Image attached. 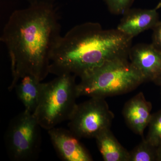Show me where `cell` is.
<instances>
[{
	"mask_svg": "<svg viewBox=\"0 0 161 161\" xmlns=\"http://www.w3.org/2000/svg\"><path fill=\"white\" fill-rule=\"evenodd\" d=\"M60 32L54 5L30 4L12 13L1 36L11 63L9 91L14 89L25 75L34 76L41 81L47 77L53 52L62 36Z\"/></svg>",
	"mask_w": 161,
	"mask_h": 161,
	"instance_id": "1",
	"label": "cell"
},
{
	"mask_svg": "<svg viewBox=\"0 0 161 161\" xmlns=\"http://www.w3.org/2000/svg\"><path fill=\"white\" fill-rule=\"evenodd\" d=\"M132 38L99 23L79 24L62 36L53 52L50 74H72L80 77L105 64L129 58Z\"/></svg>",
	"mask_w": 161,
	"mask_h": 161,
	"instance_id": "2",
	"label": "cell"
},
{
	"mask_svg": "<svg viewBox=\"0 0 161 161\" xmlns=\"http://www.w3.org/2000/svg\"><path fill=\"white\" fill-rule=\"evenodd\" d=\"M80 78L77 84L78 97L105 98L122 95L145 82L129 58L110 61Z\"/></svg>",
	"mask_w": 161,
	"mask_h": 161,
	"instance_id": "3",
	"label": "cell"
},
{
	"mask_svg": "<svg viewBox=\"0 0 161 161\" xmlns=\"http://www.w3.org/2000/svg\"><path fill=\"white\" fill-rule=\"evenodd\" d=\"M76 76L64 74L45 83L42 96L33 113L41 128L49 130L69 120L78 97Z\"/></svg>",
	"mask_w": 161,
	"mask_h": 161,
	"instance_id": "4",
	"label": "cell"
},
{
	"mask_svg": "<svg viewBox=\"0 0 161 161\" xmlns=\"http://www.w3.org/2000/svg\"><path fill=\"white\" fill-rule=\"evenodd\" d=\"M41 128L33 113L25 110L12 119L5 135L6 151L11 160L37 159L41 145Z\"/></svg>",
	"mask_w": 161,
	"mask_h": 161,
	"instance_id": "5",
	"label": "cell"
},
{
	"mask_svg": "<svg viewBox=\"0 0 161 161\" xmlns=\"http://www.w3.org/2000/svg\"><path fill=\"white\" fill-rule=\"evenodd\" d=\"M114 115L104 98L91 97L77 104L69 120V129L79 138H95L110 129Z\"/></svg>",
	"mask_w": 161,
	"mask_h": 161,
	"instance_id": "6",
	"label": "cell"
},
{
	"mask_svg": "<svg viewBox=\"0 0 161 161\" xmlns=\"http://www.w3.org/2000/svg\"><path fill=\"white\" fill-rule=\"evenodd\" d=\"M53 147L64 161H92V156L80 142V139L69 129L53 128L48 130Z\"/></svg>",
	"mask_w": 161,
	"mask_h": 161,
	"instance_id": "7",
	"label": "cell"
},
{
	"mask_svg": "<svg viewBox=\"0 0 161 161\" xmlns=\"http://www.w3.org/2000/svg\"><path fill=\"white\" fill-rule=\"evenodd\" d=\"M129 59L145 82H153L161 74V52L152 43H140L132 46Z\"/></svg>",
	"mask_w": 161,
	"mask_h": 161,
	"instance_id": "8",
	"label": "cell"
},
{
	"mask_svg": "<svg viewBox=\"0 0 161 161\" xmlns=\"http://www.w3.org/2000/svg\"><path fill=\"white\" fill-rule=\"evenodd\" d=\"M117 29L132 38L154 28L159 22L157 9H130L124 14Z\"/></svg>",
	"mask_w": 161,
	"mask_h": 161,
	"instance_id": "9",
	"label": "cell"
},
{
	"mask_svg": "<svg viewBox=\"0 0 161 161\" xmlns=\"http://www.w3.org/2000/svg\"><path fill=\"white\" fill-rule=\"evenodd\" d=\"M152 106L140 92L128 101L124 107V117L127 125L135 133L142 136L148 126L150 119Z\"/></svg>",
	"mask_w": 161,
	"mask_h": 161,
	"instance_id": "10",
	"label": "cell"
},
{
	"mask_svg": "<svg viewBox=\"0 0 161 161\" xmlns=\"http://www.w3.org/2000/svg\"><path fill=\"white\" fill-rule=\"evenodd\" d=\"M44 85L45 83L31 75H25L19 80L14 89L25 110L31 113L35 112L40 102Z\"/></svg>",
	"mask_w": 161,
	"mask_h": 161,
	"instance_id": "11",
	"label": "cell"
},
{
	"mask_svg": "<svg viewBox=\"0 0 161 161\" xmlns=\"http://www.w3.org/2000/svg\"><path fill=\"white\" fill-rule=\"evenodd\" d=\"M98 150L105 161H128L129 152L110 131L105 130L95 137Z\"/></svg>",
	"mask_w": 161,
	"mask_h": 161,
	"instance_id": "12",
	"label": "cell"
},
{
	"mask_svg": "<svg viewBox=\"0 0 161 161\" xmlns=\"http://www.w3.org/2000/svg\"><path fill=\"white\" fill-rule=\"evenodd\" d=\"M128 161H159L158 150L146 139L129 152Z\"/></svg>",
	"mask_w": 161,
	"mask_h": 161,
	"instance_id": "13",
	"label": "cell"
},
{
	"mask_svg": "<svg viewBox=\"0 0 161 161\" xmlns=\"http://www.w3.org/2000/svg\"><path fill=\"white\" fill-rule=\"evenodd\" d=\"M147 140L150 144L159 149L161 148V110L152 114L148 126Z\"/></svg>",
	"mask_w": 161,
	"mask_h": 161,
	"instance_id": "14",
	"label": "cell"
},
{
	"mask_svg": "<svg viewBox=\"0 0 161 161\" xmlns=\"http://www.w3.org/2000/svg\"><path fill=\"white\" fill-rule=\"evenodd\" d=\"M110 12L116 15L123 14L130 9L134 0H103Z\"/></svg>",
	"mask_w": 161,
	"mask_h": 161,
	"instance_id": "15",
	"label": "cell"
},
{
	"mask_svg": "<svg viewBox=\"0 0 161 161\" xmlns=\"http://www.w3.org/2000/svg\"><path fill=\"white\" fill-rule=\"evenodd\" d=\"M152 44L161 52V21H159L153 29Z\"/></svg>",
	"mask_w": 161,
	"mask_h": 161,
	"instance_id": "16",
	"label": "cell"
},
{
	"mask_svg": "<svg viewBox=\"0 0 161 161\" xmlns=\"http://www.w3.org/2000/svg\"><path fill=\"white\" fill-rule=\"evenodd\" d=\"M30 4H48L54 5L58 0H26Z\"/></svg>",
	"mask_w": 161,
	"mask_h": 161,
	"instance_id": "17",
	"label": "cell"
},
{
	"mask_svg": "<svg viewBox=\"0 0 161 161\" xmlns=\"http://www.w3.org/2000/svg\"><path fill=\"white\" fill-rule=\"evenodd\" d=\"M153 82L157 85L160 86L161 88V74L159 75L158 78L153 81Z\"/></svg>",
	"mask_w": 161,
	"mask_h": 161,
	"instance_id": "18",
	"label": "cell"
},
{
	"mask_svg": "<svg viewBox=\"0 0 161 161\" xmlns=\"http://www.w3.org/2000/svg\"><path fill=\"white\" fill-rule=\"evenodd\" d=\"M155 8L157 9V10L159 9H161V0L159 1V2L157 6Z\"/></svg>",
	"mask_w": 161,
	"mask_h": 161,
	"instance_id": "19",
	"label": "cell"
},
{
	"mask_svg": "<svg viewBox=\"0 0 161 161\" xmlns=\"http://www.w3.org/2000/svg\"><path fill=\"white\" fill-rule=\"evenodd\" d=\"M159 161H161V148L158 149Z\"/></svg>",
	"mask_w": 161,
	"mask_h": 161,
	"instance_id": "20",
	"label": "cell"
}]
</instances>
